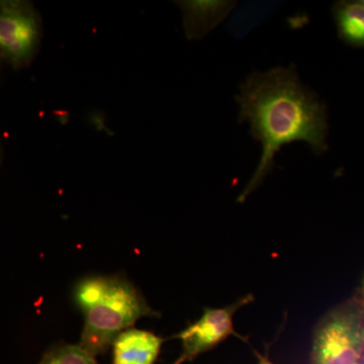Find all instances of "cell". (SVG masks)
I'll list each match as a JSON object with an SVG mask.
<instances>
[{
	"mask_svg": "<svg viewBox=\"0 0 364 364\" xmlns=\"http://www.w3.org/2000/svg\"><path fill=\"white\" fill-rule=\"evenodd\" d=\"M235 98L239 122L247 123L250 135L262 145L260 161L237 203L245 202L259 188L282 146L305 142L316 155L327 152V107L301 82L294 65L253 72Z\"/></svg>",
	"mask_w": 364,
	"mask_h": 364,
	"instance_id": "obj_1",
	"label": "cell"
},
{
	"mask_svg": "<svg viewBox=\"0 0 364 364\" xmlns=\"http://www.w3.org/2000/svg\"><path fill=\"white\" fill-rule=\"evenodd\" d=\"M279 1H251L241 4L230 18L227 31L237 40H242L254 28L267 20L282 6Z\"/></svg>",
	"mask_w": 364,
	"mask_h": 364,
	"instance_id": "obj_9",
	"label": "cell"
},
{
	"mask_svg": "<svg viewBox=\"0 0 364 364\" xmlns=\"http://www.w3.org/2000/svg\"><path fill=\"white\" fill-rule=\"evenodd\" d=\"M40 364H97L80 345H63L48 352Z\"/></svg>",
	"mask_w": 364,
	"mask_h": 364,
	"instance_id": "obj_10",
	"label": "cell"
},
{
	"mask_svg": "<svg viewBox=\"0 0 364 364\" xmlns=\"http://www.w3.org/2000/svg\"><path fill=\"white\" fill-rule=\"evenodd\" d=\"M183 16V26L188 40L203 39L219 26L236 6L235 1L191 0L177 1Z\"/></svg>",
	"mask_w": 364,
	"mask_h": 364,
	"instance_id": "obj_6",
	"label": "cell"
},
{
	"mask_svg": "<svg viewBox=\"0 0 364 364\" xmlns=\"http://www.w3.org/2000/svg\"><path fill=\"white\" fill-rule=\"evenodd\" d=\"M332 14L340 39L351 47L364 49V7L358 0L337 1Z\"/></svg>",
	"mask_w": 364,
	"mask_h": 364,
	"instance_id": "obj_8",
	"label": "cell"
},
{
	"mask_svg": "<svg viewBox=\"0 0 364 364\" xmlns=\"http://www.w3.org/2000/svg\"><path fill=\"white\" fill-rule=\"evenodd\" d=\"M252 299L253 296L249 294L226 308L205 309L198 322L188 326L177 336L181 340L182 353L174 364L193 360L200 353L210 350L226 340L230 335L235 334V314L241 306L248 305Z\"/></svg>",
	"mask_w": 364,
	"mask_h": 364,
	"instance_id": "obj_5",
	"label": "cell"
},
{
	"mask_svg": "<svg viewBox=\"0 0 364 364\" xmlns=\"http://www.w3.org/2000/svg\"><path fill=\"white\" fill-rule=\"evenodd\" d=\"M258 359H259V363L258 364H272L267 358H263V356L258 355Z\"/></svg>",
	"mask_w": 364,
	"mask_h": 364,
	"instance_id": "obj_11",
	"label": "cell"
},
{
	"mask_svg": "<svg viewBox=\"0 0 364 364\" xmlns=\"http://www.w3.org/2000/svg\"><path fill=\"white\" fill-rule=\"evenodd\" d=\"M42 26L31 4L0 1V55L14 66L26 65L39 48Z\"/></svg>",
	"mask_w": 364,
	"mask_h": 364,
	"instance_id": "obj_4",
	"label": "cell"
},
{
	"mask_svg": "<svg viewBox=\"0 0 364 364\" xmlns=\"http://www.w3.org/2000/svg\"><path fill=\"white\" fill-rule=\"evenodd\" d=\"M364 321L356 306L326 316L316 329L312 364H364Z\"/></svg>",
	"mask_w": 364,
	"mask_h": 364,
	"instance_id": "obj_3",
	"label": "cell"
},
{
	"mask_svg": "<svg viewBox=\"0 0 364 364\" xmlns=\"http://www.w3.org/2000/svg\"><path fill=\"white\" fill-rule=\"evenodd\" d=\"M363 289H364V284H363Z\"/></svg>",
	"mask_w": 364,
	"mask_h": 364,
	"instance_id": "obj_13",
	"label": "cell"
},
{
	"mask_svg": "<svg viewBox=\"0 0 364 364\" xmlns=\"http://www.w3.org/2000/svg\"><path fill=\"white\" fill-rule=\"evenodd\" d=\"M163 339L153 333L138 329L122 332L114 341V363L154 364Z\"/></svg>",
	"mask_w": 364,
	"mask_h": 364,
	"instance_id": "obj_7",
	"label": "cell"
},
{
	"mask_svg": "<svg viewBox=\"0 0 364 364\" xmlns=\"http://www.w3.org/2000/svg\"><path fill=\"white\" fill-rule=\"evenodd\" d=\"M75 301L85 318L80 346L95 358L109 350L139 318L158 316L136 287L119 275L81 280Z\"/></svg>",
	"mask_w": 364,
	"mask_h": 364,
	"instance_id": "obj_2",
	"label": "cell"
},
{
	"mask_svg": "<svg viewBox=\"0 0 364 364\" xmlns=\"http://www.w3.org/2000/svg\"><path fill=\"white\" fill-rule=\"evenodd\" d=\"M358 2L364 7V0H358Z\"/></svg>",
	"mask_w": 364,
	"mask_h": 364,
	"instance_id": "obj_12",
	"label": "cell"
}]
</instances>
